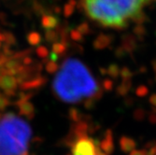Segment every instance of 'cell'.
I'll use <instances>...</instances> for the list:
<instances>
[{"label": "cell", "instance_id": "1", "mask_svg": "<svg viewBox=\"0 0 156 155\" xmlns=\"http://www.w3.org/2000/svg\"><path fill=\"white\" fill-rule=\"evenodd\" d=\"M84 12L102 26L121 29L128 25L151 0H81Z\"/></svg>", "mask_w": 156, "mask_h": 155}, {"label": "cell", "instance_id": "2", "mask_svg": "<svg viewBox=\"0 0 156 155\" xmlns=\"http://www.w3.org/2000/svg\"><path fill=\"white\" fill-rule=\"evenodd\" d=\"M55 93L62 100L69 103L90 99L98 93L97 82L85 65L70 59L63 65L54 81Z\"/></svg>", "mask_w": 156, "mask_h": 155}, {"label": "cell", "instance_id": "3", "mask_svg": "<svg viewBox=\"0 0 156 155\" xmlns=\"http://www.w3.org/2000/svg\"><path fill=\"white\" fill-rule=\"evenodd\" d=\"M29 126L12 114L0 122V155H28Z\"/></svg>", "mask_w": 156, "mask_h": 155}, {"label": "cell", "instance_id": "4", "mask_svg": "<svg viewBox=\"0 0 156 155\" xmlns=\"http://www.w3.org/2000/svg\"><path fill=\"white\" fill-rule=\"evenodd\" d=\"M75 135L76 140L71 143L72 155H96L99 146L93 138L87 136L86 132H75Z\"/></svg>", "mask_w": 156, "mask_h": 155}, {"label": "cell", "instance_id": "5", "mask_svg": "<svg viewBox=\"0 0 156 155\" xmlns=\"http://www.w3.org/2000/svg\"><path fill=\"white\" fill-rule=\"evenodd\" d=\"M19 83L16 78L6 72L0 73V89L5 92L6 95H13Z\"/></svg>", "mask_w": 156, "mask_h": 155}, {"label": "cell", "instance_id": "6", "mask_svg": "<svg viewBox=\"0 0 156 155\" xmlns=\"http://www.w3.org/2000/svg\"><path fill=\"white\" fill-rule=\"evenodd\" d=\"M16 104L18 106L19 112L22 115H23L28 120L33 119V117L35 115V107H34L33 104L29 100H21V99H19Z\"/></svg>", "mask_w": 156, "mask_h": 155}, {"label": "cell", "instance_id": "7", "mask_svg": "<svg viewBox=\"0 0 156 155\" xmlns=\"http://www.w3.org/2000/svg\"><path fill=\"white\" fill-rule=\"evenodd\" d=\"M45 82V79L42 77H37L33 79H28L23 81V83L20 84V88L23 90H30V89H35L39 86H41L42 84Z\"/></svg>", "mask_w": 156, "mask_h": 155}, {"label": "cell", "instance_id": "8", "mask_svg": "<svg viewBox=\"0 0 156 155\" xmlns=\"http://www.w3.org/2000/svg\"><path fill=\"white\" fill-rule=\"evenodd\" d=\"M136 144L132 139L127 138V137H122L121 140V147L123 151H130L135 148Z\"/></svg>", "mask_w": 156, "mask_h": 155}, {"label": "cell", "instance_id": "9", "mask_svg": "<svg viewBox=\"0 0 156 155\" xmlns=\"http://www.w3.org/2000/svg\"><path fill=\"white\" fill-rule=\"evenodd\" d=\"M57 23V20L52 16H43L42 18V25L46 29H51V28L55 27Z\"/></svg>", "mask_w": 156, "mask_h": 155}, {"label": "cell", "instance_id": "10", "mask_svg": "<svg viewBox=\"0 0 156 155\" xmlns=\"http://www.w3.org/2000/svg\"><path fill=\"white\" fill-rule=\"evenodd\" d=\"M27 41L31 46H37L41 41V37L37 32H31L27 36Z\"/></svg>", "mask_w": 156, "mask_h": 155}, {"label": "cell", "instance_id": "11", "mask_svg": "<svg viewBox=\"0 0 156 155\" xmlns=\"http://www.w3.org/2000/svg\"><path fill=\"white\" fill-rule=\"evenodd\" d=\"M4 36H5L4 42H6V44L11 46V45H14V44L16 43V38H15V37L13 36L12 33H10V32H5L4 33Z\"/></svg>", "mask_w": 156, "mask_h": 155}, {"label": "cell", "instance_id": "12", "mask_svg": "<svg viewBox=\"0 0 156 155\" xmlns=\"http://www.w3.org/2000/svg\"><path fill=\"white\" fill-rule=\"evenodd\" d=\"M36 52H37V56H39L40 58H45L48 55V50L44 46H38L36 50Z\"/></svg>", "mask_w": 156, "mask_h": 155}, {"label": "cell", "instance_id": "13", "mask_svg": "<svg viewBox=\"0 0 156 155\" xmlns=\"http://www.w3.org/2000/svg\"><path fill=\"white\" fill-rule=\"evenodd\" d=\"M9 104V98L7 95H0V110L5 109Z\"/></svg>", "mask_w": 156, "mask_h": 155}, {"label": "cell", "instance_id": "14", "mask_svg": "<svg viewBox=\"0 0 156 155\" xmlns=\"http://www.w3.org/2000/svg\"><path fill=\"white\" fill-rule=\"evenodd\" d=\"M57 68H58V65H56L53 61H51L46 65V70L51 74L54 73L56 70H57Z\"/></svg>", "mask_w": 156, "mask_h": 155}, {"label": "cell", "instance_id": "15", "mask_svg": "<svg viewBox=\"0 0 156 155\" xmlns=\"http://www.w3.org/2000/svg\"><path fill=\"white\" fill-rule=\"evenodd\" d=\"M52 50H53V52L54 53H60V52H63L65 48L62 44H59V43H56L53 45L52 47Z\"/></svg>", "mask_w": 156, "mask_h": 155}, {"label": "cell", "instance_id": "16", "mask_svg": "<svg viewBox=\"0 0 156 155\" xmlns=\"http://www.w3.org/2000/svg\"><path fill=\"white\" fill-rule=\"evenodd\" d=\"M22 63H23V65L27 66V65H31L33 63V60H32V58L30 57V56L26 55V56H23V58L22 59Z\"/></svg>", "mask_w": 156, "mask_h": 155}, {"label": "cell", "instance_id": "17", "mask_svg": "<svg viewBox=\"0 0 156 155\" xmlns=\"http://www.w3.org/2000/svg\"><path fill=\"white\" fill-rule=\"evenodd\" d=\"M131 155H148L146 151L144 150H134Z\"/></svg>", "mask_w": 156, "mask_h": 155}, {"label": "cell", "instance_id": "18", "mask_svg": "<svg viewBox=\"0 0 156 155\" xmlns=\"http://www.w3.org/2000/svg\"><path fill=\"white\" fill-rule=\"evenodd\" d=\"M96 155H108V154H107L106 152H104L101 149H100V147H98V149H97V153H96Z\"/></svg>", "mask_w": 156, "mask_h": 155}, {"label": "cell", "instance_id": "19", "mask_svg": "<svg viewBox=\"0 0 156 155\" xmlns=\"http://www.w3.org/2000/svg\"><path fill=\"white\" fill-rule=\"evenodd\" d=\"M5 40V36H4V33H2L0 31V42H3Z\"/></svg>", "mask_w": 156, "mask_h": 155}, {"label": "cell", "instance_id": "20", "mask_svg": "<svg viewBox=\"0 0 156 155\" xmlns=\"http://www.w3.org/2000/svg\"><path fill=\"white\" fill-rule=\"evenodd\" d=\"M0 48H1V42H0Z\"/></svg>", "mask_w": 156, "mask_h": 155}]
</instances>
